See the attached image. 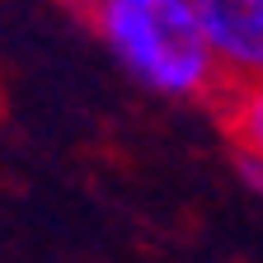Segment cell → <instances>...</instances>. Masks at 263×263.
Segmentation results:
<instances>
[{"mask_svg":"<svg viewBox=\"0 0 263 263\" xmlns=\"http://www.w3.org/2000/svg\"><path fill=\"white\" fill-rule=\"evenodd\" d=\"M230 85L263 80V0H193Z\"/></svg>","mask_w":263,"mask_h":263,"instance_id":"cell-2","label":"cell"},{"mask_svg":"<svg viewBox=\"0 0 263 263\" xmlns=\"http://www.w3.org/2000/svg\"><path fill=\"white\" fill-rule=\"evenodd\" d=\"M240 179H245L254 193H263V160H254V155H240Z\"/></svg>","mask_w":263,"mask_h":263,"instance_id":"cell-4","label":"cell"},{"mask_svg":"<svg viewBox=\"0 0 263 263\" xmlns=\"http://www.w3.org/2000/svg\"><path fill=\"white\" fill-rule=\"evenodd\" d=\"M71 5H80V10H99L104 0H71Z\"/></svg>","mask_w":263,"mask_h":263,"instance_id":"cell-5","label":"cell"},{"mask_svg":"<svg viewBox=\"0 0 263 263\" xmlns=\"http://www.w3.org/2000/svg\"><path fill=\"white\" fill-rule=\"evenodd\" d=\"M221 122L230 132V141L240 146V155L263 160V80L254 85H230L221 94Z\"/></svg>","mask_w":263,"mask_h":263,"instance_id":"cell-3","label":"cell"},{"mask_svg":"<svg viewBox=\"0 0 263 263\" xmlns=\"http://www.w3.org/2000/svg\"><path fill=\"white\" fill-rule=\"evenodd\" d=\"M94 24L127 71L160 94L221 104L230 89L193 0H104Z\"/></svg>","mask_w":263,"mask_h":263,"instance_id":"cell-1","label":"cell"}]
</instances>
